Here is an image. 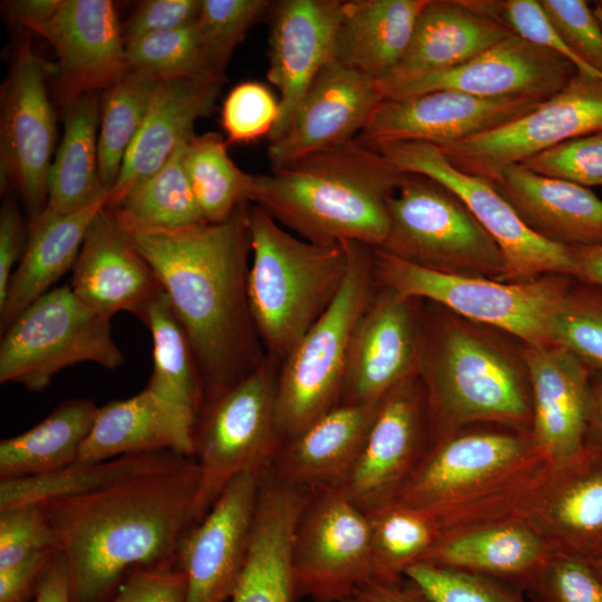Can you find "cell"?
<instances>
[{
  "mask_svg": "<svg viewBox=\"0 0 602 602\" xmlns=\"http://www.w3.org/2000/svg\"><path fill=\"white\" fill-rule=\"evenodd\" d=\"M249 202L224 222L128 233L183 328L206 399L254 371L266 355L249 302Z\"/></svg>",
  "mask_w": 602,
  "mask_h": 602,
  "instance_id": "cell-1",
  "label": "cell"
},
{
  "mask_svg": "<svg viewBox=\"0 0 602 602\" xmlns=\"http://www.w3.org/2000/svg\"><path fill=\"white\" fill-rule=\"evenodd\" d=\"M197 488L190 458L174 469L41 503L67 564L71 602H109L133 571L176 562Z\"/></svg>",
  "mask_w": 602,
  "mask_h": 602,
  "instance_id": "cell-2",
  "label": "cell"
},
{
  "mask_svg": "<svg viewBox=\"0 0 602 602\" xmlns=\"http://www.w3.org/2000/svg\"><path fill=\"white\" fill-rule=\"evenodd\" d=\"M402 176L381 153L355 139L269 174H253L249 202L309 242L381 247L389 229L388 201Z\"/></svg>",
  "mask_w": 602,
  "mask_h": 602,
  "instance_id": "cell-3",
  "label": "cell"
},
{
  "mask_svg": "<svg viewBox=\"0 0 602 602\" xmlns=\"http://www.w3.org/2000/svg\"><path fill=\"white\" fill-rule=\"evenodd\" d=\"M551 464L531 430L466 426L431 443L395 501L430 511L443 535L522 515Z\"/></svg>",
  "mask_w": 602,
  "mask_h": 602,
  "instance_id": "cell-4",
  "label": "cell"
},
{
  "mask_svg": "<svg viewBox=\"0 0 602 602\" xmlns=\"http://www.w3.org/2000/svg\"><path fill=\"white\" fill-rule=\"evenodd\" d=\"M418 377L431 443L472 425L531 430L532 395L523 359L467 322L445 319L424 328Z\"/></svg>",
  "mask_w": 602,
  "mask_h": 602,
  "instance_id": "cell-5",
  "label": "cell"
},
{
  "mask_svg": "<svg viewBox=\"0 0 602 602\" xmlns=\"http://www.w3.org/2000/svg\"><path fill=\"white\" fill-rule=\"evenodd\" d=\"M249 302L265 351L283 361L338 294L348 266L344 242L322 245L291 234L249 207Z\"/></svg>",
  "mask_w": 602,
  "mask_h": 602,
  "instance_id": "cell-6",
  "label": "cell"
},
{
  "mask_svg": "<svg viewBox=\"0 0 602 602\" xmlns=\"http://www.w3.org/2000/svg\"><path fill=\"white\" fill-rule=\"evenodd\" d=\"M348 266L332 303L282 361L275 394L281 441L340 404L355 327L378 287L372 247L344 242Z\"/></svg>",
  "mask_w": 602,
  "mask_h": 602,
  "instance_id": "cell-7",
  "label": "cell"
},
{
  "mask_svg": "<svg viewBox=\"0 0 602 602\" xmlns=\"http://www.w3.org/2000/svg\"><path fill=\"white\" fill-rule=\"evenodd\" d=\"M377 283L400 297L430 300L472 322L507 332L525 346L546 347L550 322L571 285L570 276L546 274L522 282L437 272L372 247Z\"/></svg>",
  "mask_w": 602,
  "mask_h": 602,
  "instance_id": "cell-8",
  "label": "cell"
},
{
  "mask_svg": "<svg viewBox=\"0 0 602 602\" xmlns=\"http://www.w3.org/2000/svg\"><path fill=\"white\" fill-rule=\"evenodd\" d=\"M389 229L381 249L447 274L504 281L505 256L465 203L435 179L404 173L388 201Z\"/></svg>",
  "mask_w": 602,
  "mask_h": 602,
  "instance_id": "cell-9",
  "label": "cell"
},
{
  "mask_svg": "<svg viewBox=\"0 0 602 602\" xmlns=\"http://www.w3.org/2000/svg\"><path fill=\"white\" fill-rule=\"evenodd\" d=\"M278 373L274 361L266 357L244 379L205 400L193 433L198 468L193 524L205 516L234 477L269 467L281 443L275 423Z\"/></svg>",
  "mask_w": 602,
  "mask_h": 602,
  "instance_id": "cell-10",
  "label": "cell"
},
{
  "mask_svg": "<svg viewBox=\"0 0 602 602\" xmlns=\"http://www.w3.org/2000/svg\"><path fill=\"white\" fill-rule=\"evenodd\" d=\"M0 383L42 391L64 368L91 362L114 370L125 362L110 320L81 302L70 285L54 288L1 333Z\"/></svg>",
  "mask_w": 602,
  "mask_h": 602,
  "instance_id": "cell-11",
  "label": "cell"
},
{
  "mask_svg": "<svg viewBox=\"0 0 602 602\" xmlns=\"http://www.w3.org/2000/svg\"><path fill=\"white\" fill-rule=\"evenodd\" d=\"M400 172L430 177L456 194L501 247L506 260L505 282H522L546 274L573 278L571 249L551 243L530 230L494 184L453 166L429 143L400 142L372 147Z\"/></svg>",
  "mask_w": 602,
  "mask_h": 602,
  "instance_id": "cell-12",
  "label": "cell"
},
{
  "mask_svg": "<svg viewBox=\"0 0 602 602\" xmlns=\"http://www.w3.org/2000/svg\"><path fill=\"white\" fill-rule=\"evenodd\" d=\"M600 130L602 78L577 72L562 90L521 117L437 147L460 172L495 183L507 167Z\"/></svg>",
  "mask_w": 602,
  "mask_h": 602,
  "instance_id": "cell-13",
  "label": "cell"
},
{
  "mask_svg": "<svg viewBox=\"0 0 602 602\" xmlns=\"http://www.w3.org/2000/svg\"><path fill=\"white\" fill-rule=\"evenodd\" d=\"M291 564L295 600L341 602L373 577L367 512L334 487L311 491Z\"/></svg>",
  "mask_w": 602,
  "mask_h": 602,
  "instance_id": "cell-14",
  "label": "cell"
},
{
  "mask_svg": "<svg viewBox=\"0 0 602 602\" xmlns=\"http://www.w3.org/2000/svg\"><path fill=\"white\" fill-rule=\"evenodd\" d=\"M47 68L29 41L20 45L3 86L0 122L1 185L19 192L29 224L45 211L56 143V120L46 88Z\"/></svg>",
  "mask_w": 602,
  "mask_h": 602,
  "instance_id": "cell-15",
  "label": "cell"
},
{
  "mask_svg": "<svg viewBox=\"0 0 602 602\" xmlns=\"http://www.w3.org/2000/svg\"><path fill=\"white\" fill-rule=\"evenodd\" d=\"M430 445L425 392L414 377L379 401L353 467L334 488L365 512L390 503Z\"/></svg>",
  "mask_w": 602,
  "mask_h": 602,
  "instance_id": "cell-16",
  "label": "cell"
},
{
  "mask_svg": "<svg viewBox=\"0 0 602 602\" xmlns=\"http://www.w3.org/2000/svg\"><path fill=\"white\" fill-rule=\"evenodd\" d=\"M577 72L562 56L512 33L455 68L411 79L381 80L378 86L383 99H404L436 90H456L484 98L547 99Z\"/></svg>",
  "mask_w": 602,
  "mask_h": 602,
  "instance_id": "cell-17",
  "label": "cell"
},
{
  "mask_svg": "<svg viewBox=\"0 0 602 602\" xmlns=\"http://www.w3.org/2000/svg\"><path fill=\"white\" fill-rule=\"evenodd\" d=\"M412 303L378 284L352 333L340 404L377 405L392 388L418 377L424 327Z\"/></svg>",
  "mask_w": 602,
  "mask_h": 602,
  "instance_id": "cell-18",
  "label": "cell"
},
{
  "mask_svg": "<svg viewBox=\"0 0 602 602\" xmlns=\"http://www.w3.org/2000/svg\"><path fill=\"white\" fill-rule=\"evenodd\" d=\"M263 473L234 477L205 516L187 528L176 555L184 602H226L240 580Z\"/></svg>",
  "mask_w": 602,
  "mask_h": 602,
  "instance_id": "cell-19",
  "label": "cell"
},
{
  "mask_svg": "<svg viewBox=\"0 0 602 602\" xmlns=\"http://www.w3.org/2000/svg\"><path fill=\"white\" fill-rule=\"evenodd\" d=\"M543 100L528 96L484 98L456 90L382 99L356 140L369 147L400 142L439 146L496 128Z\"/></svg>",
  "mask_w": 602,
  "mask_h": 602,
  "instance_id": "cell-20",
  "label": "cell"
},
{
  "mask_svg": "<svg viewBox=\"0 0 602 602\" xmlns=\"http://www.w3.org/2000/svg\"><path fill=\"white\" fill-rule=\"evenodd\" d=\"M378 81L337 59L307 90L289 129L268 147L271 171L357 138L382 101Z\"/></svg>",
  "mask_w": 602,
  "mask_h": 602,
  "instance_id": "cell-21",
  "label": "cell"
},
{
  "mask_svg": "<svg viewBox=\"0 0 602 602\" xmlns=\"http://www.w3.org/2000/svg\"><path fill=\"white\" fill-rule=\"evenodd\" d=\"M341 0H283L273 3L268 80L279 91V117L269 135L285 134L319 71L336 59Z\"/></svg>",
  "mask_w": 602,
  "mask_h": 602,
  "instance_id": "cell-22",
  "label": "cell"
},
{
  "mask_svg": "<svg viewBox=\"0 0 602 602\" xmlns=\"http://www.w3.org/2000/svg\"><path fill=\"white\" fill-rule=\"evenodd\" d=\"M78 299L107 319L125 311L143 324L164 293L128 232L104 207L89 224L69 284Z\"/></svg>",
  "mask_w": 602,
  "mask_h": 602,
  "instance_id": "cell-23",
  "label": "cell"
},
{
  "mask_svg": "<svg viewBox=\"0 0 602 602\" xmlns=\"http://www.w3.org/2000/svg\"><path fill=\"white\" fill-rule=\"evenodd\" d=\"M28 29L52 46L68 104L106 90L130 70L123 29L109 0H62L49 21Z\"/></svg>",
  "mask_w": 602,
  "mask_h": 602,
  "instance_id": "cell-24",
  "label": "cell"
},
{
  "mask_svg": "<svg viewBox=\"0 0 602 602\" xmlns=\"http://www.w3.org/2000/svg\"><path fill=\"white\" fill-rule=\"evenodd\" d=\"M522 515L556 551L589 561L602 553V452L552 463Z\"/></svg>",
  "mask_w": 602,
  "mask_h": 602,
  "instance_id": "cell-25",
  "label": "cell"
},
{
  "mask_svg": "<svg viewBox=\"0 0 602 602\" xmlns=\"http://www.w3.org/2000/svg\"><path fill=\"white\" fill-rule=\"evenodd\" d=\"M533 418L531 435L552 462L569 460L585 448L592 371L567 349L525 346Z\"/></svg>",
  "mask_w": 602,
  "mask_h": 602,
  "instance_id": "cell-26",
  "label": "cell"
},
{
  "mask_svg": "<svg viewBox=\"0 0 602 602\" xmlns=\"http://www.w3.org/2000/svg\"><path fill=\"white\" fill-rule=\"evenodd\" d=\"M311 491L265 470L244 566L231 602H293L292 545Z\"/></svg>",
  "mask_w": 602,
  "mask_h": 602,
  "instance_id": "cell-27",
  "label": "cell"
},
{
  "mask_svg": "<svg viewBox=\"0 0 602 602\" xmlns=\"http://www.w3.org/2000/svg\"><path fill=\"white\" fill-rule=\"evenodd\" d=\"M222 84L184 78L158 81L106 207L118 203L133 187L154 175L182 145L196 136L195 123L212 114Z\"/></svg>",
  "mask_w": 602,
  "mask_h": 602,
  "instance_id": "cell-28",
  "label": "cell"
},
{
  "mask_svg": "<svg viewBox=\"0 0 602 602\" xmlns=\"http://www.w3.org/2000/svg\"><path fill=\"white\" fill-rule=\"evenodd\" d=\"M377 405L339 404L280 443L268 469L310 491L337 487L353 467Z\"/></svg>",
  "mask_w": 602,
  "mask_h": 602,
  "instance_id": "cell-29",
  "label": "cell"
},
{
  "mask_svg": "<svg viewBox=\"0 0 602 602\" xmlns=\"http://www.w3.org/2000/svg\"><path fill=\"white\" fill-rule=\"evenodd\" d=\"M493 184L542 239L567 247L602 244V200L588 187L522 165L507 167Z\"/></svg>",
  "mask_w": 602,
  "mask_h": 602,
  "instance_id": "cell-30",
  "label": "cell"
},
{
  "mask_svg": "<svg viewBox=\"0 0 602 602\" xmlns=\"http://www.w3.org/2000/svg\"><path fill=\"white\" fill-rule=\"evenodd\" d=\"M196 417L147 389L98 407L77 462H97L127 454L171 450L194 455Z\"/></svg>",
  "mask_w": 602,
  "mask_h": 602,
  "instance_id": "cell-31",
  "label": "cell"
},
{
  "mask_svg": "<svg viewBox=\"0 0 602 602\" xmlns=\"http://www.w3.org/2000/svg\"><path fill=\"white\" fill-rule=\"evenodd\" d=\"M554 547L523 515H511L449 531L421 562L477 572L524 590Z\"/></svg>",
  "mask_w": 602,
  "mask_h": 602,
  "instance_id": "cell-32",
  "label": "cell"
},
{
  "mask_svg": "<svg viewBox=\"0 0 602 602\" xmlns=\"http://www.w3.org/2000/svg\"><path fill=\"white\" fill-rule=\"evenodd\" d=\"M512 33L504 25L472 9L465 0H428L405 55L381 80H404L446 71Z\"/></svg>",
  "mask_w": 602,
  "mask_h": 602,
  "instance_id": "cell-33",
  "label": "cell"
},
{
  "mask_svg": "<svg viewBox=\"0 0 602 602\" xmlns=\"http://www.w3.org/2000/svg\"><path fill=\"white\" fill-rule=\"evenodd\" d=\"M107 201L108 197L103 198L66 215L43 212L29 224L26 249L0 300L1 333L30 304L50 291L68 270H72L87 229Z\"/></svg>",
  "mask_w": 602,
  "mask_h": 602,
  "instance_id": "cell-34",
  "label": "cell"
},
{
  "mask_svg": "<svg viewBox=\"0 0 602 602\" xmlns=\"http://www.w3.org/2000/svg\"><path fill=\"white\" fill-rule=\"evenodd\" d=\"M428 0H348L341 4L336 59L381 80L405 55Z\"/></svg>",
  "mask_w": 602,
  "mask_h": 602,
  "instance_id": "cell-35",
  "label": "cell"
},
{
  "mask_svg": "<svg viewBox=\"0 0 602 602\" xmlns=\"http://www.w3.org/2000/svg\"><path fill=\"white\" fill-rule=\"evenodd\" d=\"M99 118L98 93L68 104L64 135L49 169L45 213H75L109 196L99 174Z\"/></svg>",
  "mask_w": 602,
  "mask_h": 602,
  "instance_id": "cell-36",
  "label": "cell"
},
{
  "mask_svg": "<svg viewBox=\"0 0 602 602\" xmlns=\"http://www.w3.org/2000/svg\"><path fill=\"white\" fill-rule=\"evenodd\" d=\"M192 457L171 450L135 453L74 464L43 475L0 479V511L84 495L139 476L177 468Z\"/></svg>",
  "mask_w": 602,
  "mask_h": 602,
  "instance_id": "cell-37",
  "label": "cell"
},
{
  "mask_svg": "<svg viewBox=\"0 0 602 602\" xmlns=\"http://www.w3.org/2000/svg\"><path fill=\"white\" fill-rule=\"evenodd\" d=\"M97 410L91 399H67L27 431L2 439L0 479L54 473L77 462Z\"/></svg>",
  "mask_w": 602,
  "mask_h": 602,
  "instance_id": "cell-38",
  "label": "cell"
},
{
  "mask_svg": "<svg viewBox=\"0 0 602 602\" xmlns=\"http://www.w3.org/2000/svg\"><path fill=\"white\" fill-rule=\"evenodd\" d=\"M188 143L118 203L105 206L128 233L174 232L206 224L185 169Z\"/></svg>",
  "mask_w": 602,
  "mask_h": 602,
  "instance_id": "cell-39",
  "label": "cell"
},
{
  "mask_svg": "<svg viewBox=\"0 0 602 602\" xmlns=\"http://www.w3.org/2000/svg\"><path fill=\"white\" fill-rule=\"evenodd\" d=\"M144 326L153 340L148 391L197 418L206 399L186 334L165 292L151 307Z\"/></svg>",
  "mask_w": 602,
  "mask_h": 602,
  "instance_id": "cell-40",
  "label": "cell"
},
{
  "mask_svg": "<svg viewBox=\"0 0 602 602\" xmlns=\"http://www.w3.org/2000/svg\"><path fill=\"white\" fill-rule=\"evenodd\" d=\"M370 524L373 579L398 580L424 560L441 536L426 508L390 502L367 512Z\"/></svg>",
  "mask_w": 602,
  "mask_h": 602,
  "instance_id": "cell-41",
  "label": "cell"
},
{
  "mask_svg": "<svg viewBox=\"0 0 602 602\" xmlns=\"http://www.w3.org/2000/svg\"><path fill=\"white\" fill-rule=\"evenodd\" d=\"M186 174L207 224L226 221L249 202L252 175L240 169L227 153V143L216 133L195 136L186 146ZM250 203V202H249Z\"/></svg>",
  "mask_w": 602,
  "mask_h": 602,
  "instance_id": "cell-42",
  "label": "cell"
},
{
  "mask_svg": "<svg viewBox=\"0 0 602 602\" xmlns=\"http://www.w3.org/2000/svg\"><path fill=\"white\" fill-rule=\"evenodd\" d=\"M158 80L130 69L104 91L98 129L99 174L110 192L148 109Z\"/></svg>",
  "mask_w": 602,
  "mask_h": 602,
  "instance_id": "cell-43",
  "label": "cell"
},
{
  "mask_svg": "<svg viewBox=\"0 0 602 602\" xmlns=\"http://www.w3.org/2000/svg\"><path fill=\"white\" fill-rule=\"evenodd\" d=\"M130 69L156 80H222L211 67L200 43L195 22L183 28L146 36L125 43Z\"/></svg>",
  "mask_w": 602,
  "mask_h": 602,
  "instance_id": "cell-44",
  "label": "cell"
},
{
  "mask_svg": "<svg viewBox=\"0 0 602 602\" xmlns=\"http://www.w3.org/2000/svg\"><path fill=\"white\" fill-rule=\"evenodd\" d=\"M572 283L550 322L552 344L579 358L592 372H602V287Z\"/></svg>",
  "mask_w": 602,
  "mask_h": 602,
  "instance_id": "cell-45",
  "label": "cell"
},
{
  "mask_svg": "<svg viewBox=\"0 0 602 602\" xmlns=\"http://www.w3.org/2000/svg\"><path fill=\"white\" fill-rule=\"evenodd\" d=\"M404 576L427 602H526L517 584L477 572L419 562Z\"/></svg>",
  "mask_w": 602,
  "mask_h": 602,
  "instance_id": "cell-46",
  "label": "cell"
},
{
  "mask_svg": "<svg viewBox=\"0 0 602 602\" xmlns=\"http://www.w3.org/2000/svg\"><path fill=\"white\" fill-rule=\"evenodd\" d=\"M273 3L268 0H202L195 29L211 67L222 80H225L233 50Z\"/></svg>",
  "mask_w": 602,
  "mask_h": 602,
  "instance_id": "cell-47",
  "label": "cell"
},
{
  "mask_svg": "<svg viewBox=\"0 0 602 602\" xmlns=\"http://www.w3.org/2000/svg\"><path fill=\"white\" fill-rule=\"evenodd\" d=\"M524 592L535 602H602V580L589 560L555 550Z\"/></svg>",
  "mask_w": 602,
  "mask_h": 602,
  "instance_id": "cell-48",
  "label": "cell"
},
{
  "mask_svg": "<svg viewBox=\"0 0 602 602\" xmlns=\"http://www.w3.org/2000/svg\"><path fill=\"white\" fill-rule=\"evenodd\" d=\"M279 100L258 81L236 85L222 107V127L226 143H249L270 135L278 117Z\"/></svg>",
  "mask_w": 602,
  "mask_h": 602,
  "instance_id": "cell-49",
  "label": "cell"
},
{
  "mask_svg": "<svg viewBox=\"0 0 602 602\" xmlns=\"http://www.w3.org/2000/svg\"><path fill=\"white\" fill-rule=\"evenodd\" d=\"M56 550H59L57 535L41 504L0 511V570L37 553Z\"/></svg>",
  "mask_w": 602,
  "mask_h": 602,
  "instance_id": "cell-50",
  "label": "cell"
},
{
  "mask_svg": "<svg viewBox=\"0 0 602 602\" xmlns=\"http://www.w3.org/2000/svg\"><path fill=\"white\" fill-rule=\"evenodd\" d=\"M520 165L584 187L602 186V130L564 142Z\"/></svg>",
  "mask_w": 602,
  "mask_h": 602,
  "instance_id": "cell-51",
  "label": "cell"
},
{
  "mask_svg": "<svg viewBox=\"0 0 602 602\" xmlns=\"http://www.w3.org/2000/svg\"><path fill=\"white\" fill-rule=\"evenodd\" d=\"M547 18L586 70L602 78V23L584 0H540Z\"/></svg>",
  "mask_w": 602,
  "mask_h": 602,
  "instance_id": "cell-52",
  "label": "cell"
},
{
  "mask_svg": "<svg viewBox=\"0 0 602 602\" xmlns=\"http://www.w3.org/2000/svg\"><path fill=\"white\" fill-rule=\"evenodd\" d=\"M186 579L176 562L133 571L109 602H184Z\"/></svg>",
  "mask_w": 602,
  "mask_h": 602,
  "instance_id": "cell-53",
  "label": "cell"
},
{
  "mask_svg": "<svg viewBox=\"0 0 602 602\" xmlns=\"http://www.w3.org/2000/svg\"><path fill=\"white\" fill-rule=\"evenodd\" d=\"M202 0L143 1L123 29L125 43L176 30L196 21Z\"/></svg>",
  "mask_w": 602,
  "mask_h": 602,
  "instance_id": "cell-54",
  "label": "cell"
},
{
  "mask_svg": "<svg viewBox=\"0 0 602 602\" xmlns=\"http://www.w3.org/2000/svg\"><path fill=\"white\" fill-rule=\"evenodd\" d=\"M23 236L21 213L13 201L6 200L0 210V300L26 249Z\"/></svg>",
  "mask_w": 602,
  "mask_h": 602,
  "instance_id": "cell-55",
  "label": "cell"
},
{
  "mask_svg": "<svg viewBox=\"0 0 602 602\" xmlns=\"http://www.w3.org/2000/svg\"><path fill=\"white\" fill-rule=\"evenodd\" d=\"M56 551L37 553L13 566L0 570V602H26L31 593L35 594L38 580Z\"/></svg>",
  "mask_w": 602,
  "mask_h": 602,
  "instance_id": "cell-56",
  "label": "cell"
},
{
  "mask_svg": "<svg viewBox=\"0 0 602 602\" xmlns=\"http://www.w3.org/2000/svg\"><path fill=\"white\" fill-rule=\"evenodd\" d=\"M341 602H427L405 576L398 580L370 579Z\"/></svg>",
  "mask_w": 602,
  "mask_h": 602,
  "instance_id": "cell-57",
  "label": "cell"
},
{
  "mask_svg": "<svg viewBox=\"0 0 602 602\" xmlns=\"http://www.w3.org/2000/svg\"><path fill=\"white\" fill-rule=\"evenodd\" d=\"M33 602H71L67 564L57 550L45 566L33 594Z\"/></svg>",
  "mask_w": 602,
  "mask_h": 602,
  "instance_id": "cell-58",
  "label": "cell"
},
{
  "mask_svg": "<svg viewBox=\"0 0 602 602\" xmlns=\"http://www.w3.org/2000/svg\"><path fill=\"white\" fill-rule=\"evenodd\" d=\"M9 14L27 28L49 21L62 0H17L6 2Z\"/></svg>",
  "mask_w": 602,
  "mask_h": 602,
  "instance_id": "cell-59",
  "label": "cell"
},
{
  "mask_svg": "<svg viewBox=\"0 0 602 602\" xmlns=\"http://www.w3.org/2000/svg\"><path fill=\"white\" fill-rule=\"evenodd\" d=\"M570 249L576 266L574 280L602 287V244Z\"/></svg>",
  "mask_w": 602,
  "mask_h": 602,
  "instance_id": "cell-60",
  "label": "cell"
},
{
  "mask_svg": "<svg viewBox=\"0 0 602 602\" xmlns=\"http://www.w3.org/2000/svg\"><path fill=\"white\" fill-rule=\"evenodd\" d=\"M585 447L602 452V372H592Z\"/></svg>",
  "mask_w": 602,
  "mask_h": 602,
  "instance_id": "cell-61",
  "label": "cell"
},
{
  "mask_svg": "<svg viewBox=\"0 0 602 602\" xmlns=\"http://www.w3.org/2000/svg\"><path fill=\"white\" fill-rule=\"evenodd\" d=\"M591 565L593 566L594 571L596 572V574L601 577L602 580V553L594 557L593 560L590 561Z\"/></svg>",
  "mask_w": 602,
  "mask_h": 602,
  "instance_id": "cell-62",
  "label": "cell"
},
{
  "mask_svg": "<svg viewBox=\"0 0 602 602\" xmlns=\"http://www.w3.org/2000/svg\"><path fill=\"white\" fill-rule=\"evenodd\" d=\"M594 4H595L594 11H595V13H596L599 20H600L601 23H602V0L595 1Z\"/></svg>",
  "mask_w": 602,
  "mask_h": 602,
  "instance_id": "cell-63",
  "label": "cell"
}]
</instances>
